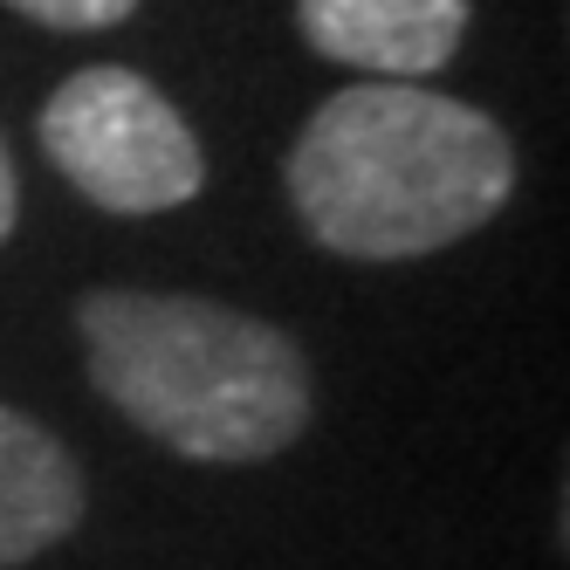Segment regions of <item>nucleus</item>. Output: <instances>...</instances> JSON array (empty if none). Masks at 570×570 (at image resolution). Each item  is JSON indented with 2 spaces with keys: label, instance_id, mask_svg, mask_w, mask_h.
<instances>
[{
  "label": "nucleus",
  "instance_id": "f257e3e1",
  "mask_svg": "<svg viewBox=\"0 0 570 570\" xmlns=\"http://www.w3.org/2000/svg\"><path fill=\"white\" fill-rule=\"evenodd\" d=\"M515 193V151L488 110L426 83L323 97L289 151V207L331 255L413 262L488 227Z\"/></svg>",
  "mask_w": 570,
  "mask_h": 570
},
{
  "label": "nucleus",
  "instance_id": "f03ea898",
  "mask_svg": "<svg viewBox=\"0 0 570 570\" xmlns=\"http://www.w3.org/2000/svg\"><path fill=\"white\" fill-rule=\"evenodd\" d=\"M76 323L90 385L186 461H268L309 426V357L262 316L166 289H90Z\"/></svg>",
  "mask_w": 570,
  "mask_h": 570
},
{
  "label": "nucleus",
  "instance_id": "7ed1b4c3",
  "mask_svg": "<svg viewBox=\"0 0 570 570\" xmlns=\"http://www.w3.org/2000/svg\"><path fill=\"white\" fill-rule=\"evenodd\" d=\"M42 151L104 214H173L207 186L193 125L125 62L76 69L42 104Z\"/></svg>",
  "mask_w": 570,
  "mask_h": 570
},
{
  "label": "nucleus",
  "instance_id": "20e7f679",
  "mask_svg": "<svg viewBox=\"0 0 570 570\" xmlns=\"http://www.w3.org/2000/svg\"><path fill=\"white\" fill-rule=\"evenodd\" d=\"M303 42L379 83H420L446 69L468 35V0H296Z\"/></svg>",
  "mask_w": 570,
  "mask_h": 570
},
{
  "label": "nucleus",
  "instance_id": "39448f33",
  "mask_svg": "<svg viewBox=\"0 0 570 570\" xmlns=\"http://www.w3.org/2000/svg\"><path fill=\"white\" fill-rule=\"evenodd\" d=\"M83 522V468L62 454L49 426L0 405V570L35 563Z\"/></svg>",
  "mask_w": 570,
  "mask_h": 570
},
{
  "label": "nucleus",
  "instance_id": "423d86ee",
  "mask_svg": "<svg viewBox=\"0 0 570 570\" xmlns=\"http://www.w3.org/2000/svg\"><path fill=\"white\" fill-rule=\"evenodd\" d=\"M14 14L42 21V28H62V35H83V28H117L138 14V0H8Z\"/></svg>",
  "mask_w": 570,
  "mask_h": 570
},
{
  "label": "nucleus",
  "instance_id": "0eeeda50",
  "mask_svg": "<svg viewBox=\"0 0 570 570\" xmlns=\"http://www.w3.org/2000/svg\"><path fill=\"white\" fill-rule=\"evenodd\" d=\"M14 214H21V186H14V166H8V145H0V240L14 234Z\"/></svg>",
  "mask_w": 570,
  "mask_h": 570
}]
</instances>
